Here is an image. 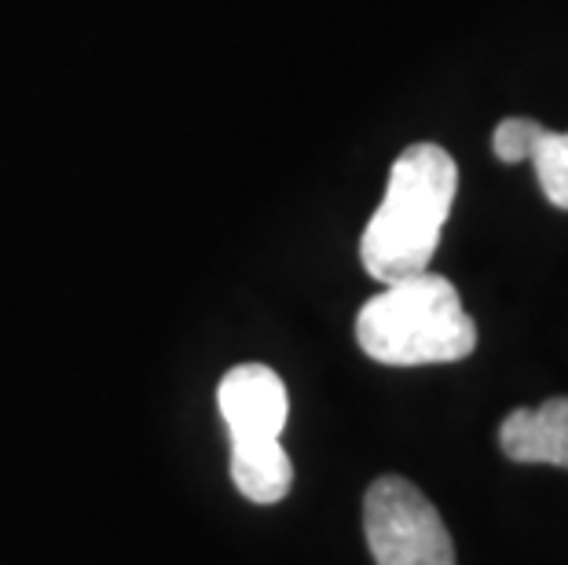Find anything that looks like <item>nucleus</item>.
<instances>
[{"label": "nucleus", "instance_id": "f257e3e1", "mask_svg": "<svg viewBox=\"0 0 568 565\" xmlns=\"http://www.w3.org/2000/svg\"><path fill=\"white\" fill-rule=\"evenodd\" d=\"M458 191V165L440 143H410L393 162L382 206L359 239L371 280L396 283L429 269Z\"/></svg>", "mask_w": 568, "mask_h": 565}, {"label": "nucleus", "instance_id": "f03ea898", "mask_svg": "<svg viewBox=\"0 0 568 565\" xmlns=\"http://www.w3.org/2000/svg\"><path fill=\"white\" fill-rule=\"evenodd\" d=\"M356 342L385 367L455 364L477 349V323L463 309L455 283L426 269L385 283L359 309Z\"/></svg>", "mask_w": 568, "mask_h": 565}, {"label": "nucleus", "instance_id": "7ed1b4c3", "mask_svg": "<svg viewBox=\"0 0 568 565\" xmlns=\"http://www.w3.org/2000/svg\"><path fill=\"white\" fill-rule=\"evenodd\" d=\"M364 533L378 565H455L444 518L407 477L385 474L367 488Z\"/></svg>", "mask_w": 568, "mask_h": 565}, {"label": "nucleus", "instance_id": "20e7f679", "mask_svg": "<svg viewBox=\"0 0 568 565\" xmlns=\"http://www.w3.org/2000/svg\"><path fill=\"white\" fill-rule=\"evenodd\" d=\"M216 404L232 441L280 437L290 418V396L283 379L268 364H239L221 379Z\"/></svg>", "mask_w": 568, "mask_h": 565}, {"label": "nucleus", "instance_id": "39448f33", "mask_svg": "<svg viewBox=\"0 0 568 565\" xmlns=\"http://www.w3.org/2000/svg\"><path fill=\"white\" fill-rule=\"evenodd\" d=\"M499 162H531L550 206L568 210V132H550L531 118H506L491 137Z\"/></svg>", "mask_w": 568, "mask_h": 565}, {"label": "nucleus", "instance_id": "423d86ee", "mask_svg": "<svg viewBox=\"0 0 568 565\" xmlns=\"http://www.w3.org/2000/svg\"><path fill=\"white\" fill-rule=\"evenodd\" d=\"M499 448L514 463L568 466V396L506 415L499 426Z\"/></svg>", "mask_w": 568, "mask_h": 565}, {"label": "nucleus", "instance_id": "0eeeda50", "mask_svg": "<svg viewBox=\"0 0 568 565\" xmlns=\"http://www.w3.org/2000/svg\"><path fill=\"white\" fill-rule=\"evenodd\" d=\"M232 481L250 503H280L294 485V463H290L280 437L268 441H232Z\"/></svg>", "mask_w": 568, "mask_h": 565}]
</instances>
